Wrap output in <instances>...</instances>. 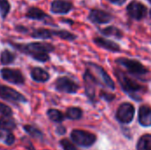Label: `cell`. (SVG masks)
<instances>
[{"label": "cell", "instance_id": "obj_1", "mask_svg": "<svg viewBox=\"0 0 151 150\" xmlns=\"http://www.w3.org/2000/svg\"><path fill=\"white\" fill-rule=\"evenodd\" d=\"M12 47H14L19 51L31 56L35 60L38 62H47L50 59L49 53L55 50V47L48 42H35L29 43H15L10 42Z\"/></svg>", "mask_w": 151, "mask_h": 150}, {"label": "cell", "instance_id": "obj_2", "mask_svg": "<svg viewBox=\"0 0 151 150\" xmlns=\"http://www.w3.org/2000/svg\"><path fill=\"white\" fill-rule=\"evenodd\" d=\"M88 71L93 76V78L95 79L96 83L103 85L109 89H114L115 88L114 81L107 74V72H105V70L102 66H100L96 64L88 63Z\"/></svg>", "mask_w": 151, "mask_h": 150}, {"label": "cell", "instance_id": "obj_3", "mask_svg": "<svg viewBox=\"0 0 151 150\" xmlns=\"http://www.w3.org/2000/svg\"><path fill=\"white\" fill-rule=\"evenodd\" d=\"M71 139L75 144L81 147H90L96 141L95 134L83 130H73L71 133Z\"/></svg>", "mask_w": 151, "mask_h": 150}, {"label": "cell", "instance_id": "obj_4", "mask_svg": "<svg viewBox=\"0 0 151 150\" xmlns=\"http://www.w3.org/2000/svg\"><path fill=\"white\" fill-rule=\"evenodd\" d=\"M117 63L123 65L130 73L136 75V76L144 75L148 72V69L144 65H142L139 61L134 60V59L121 57L117 60Z\"/></svg>", "mask_w": 151, "mask_h": 150}, {"label": "cell", "instance_id": "obj_5", "mask_svg": "<svg viewBox=\"0 0 151 150\" xmlns=\"http://www.w3.org/2000/svg\"><path fill=\"white\" fill-rule=\"evenodd\" d=\"M115 74H116L118 80L120 83L122 88L126 92L130 93V94H137L139 91H141L142 89V87L140 84H138L135 80L127 77L123 72L118 70Z\"/></svg>", "mask_w": 151, "mask_h": 150}, {"label": "cell", "instance_id": "obj_6", "mask_svg": "<svg viewBox=\"0 0 151 150\" xmlns=\"http://www.w3.org/2000/svg\"><path fill=\"white\" fill-rule=\"evenodd\" d=\"M0 75L3 80L14 85H23L25 83V77L18 69L3 68L0 70Z\"/></svg>", "mask_w": 151, "mask_h": 150}, {"label": "cell", "instance_id": "obj_7", "mask_svg": "<svg viewBox=\"0 0 151 150\" xmlns=\"http://www.w3.org/2000/svg\"><path fill=\"white\" fill-rule=\"evenodd\" d=\"M135 113V110L133 104L129 103H122L116 113L117 119L123 124H129L134 119Z\"/></svg>", "mask_w": 151, "mask_h": 150}, {"label": "cell", "instance_id": "obj_8", "mask_svg": "<svg viewBox=\"0 0 151 150\" xmlns=\"http://www.w3.org/2000/svg\"><path fill=\"white\" fill-rule=\"evenodd\" d=\"M0 98L11 102L16 103H26L27 102V98L17 90L4 85H0Z\"/></svg>", "mask_w": 151, "mask_h": 150}, {"label": "cell", "instance_id": "obj_9", "mask_svg": "<svg viewBox=\"0 0 151 150\" xmlns=\"http://www.w3.org/2000/svg\"><path fill=\"white\" fill-rule=\"evenodd\" d=\"M127 11L128 15L136 20H141L142 19L148 12V9L147 7L142 4L141 2L136 1V0H133L132 2L129 3V4L127 7Z\"/></svg>", "mask_w": 151, "mask_h": 150}, {"label": "cell", "instance_id": "obj_10", "mask_svg": "<svg viewBox=\"0 0 151 150\" xmlns=\"http://www.w3.org/2000/svg\"><path fill=\"white\" fill-rule=\"evenodd\" d=\"M55 88L58 91L66 94H74L79 89L78 84L67 77L58 78L55 82Z\"/></svg>", "mask_w": 151, "mask_h": 150}, {"label": "cell", "instance_id": "obj_11", "mask_svg": "<svg viewBox=\"0 0 151 150\" xmlns=\"http://www.w3.org/2000/svg\"><path fill=\"white\" fill-rule=\"evenodd\" d=\"M88 19L93 23L106 24L113 19V16L111 13L106 12L105 11L99 10V9H93L89 12Z\"/></svg>", "mask_w": 151, "mask_h": 150}, {"label": "cell", "instance_id": "obj_12", "mask_svg": "<svg viewBox=\"0 0 151 150\" xmlns=\"http://www.w3.org/2000/svg\"><path fill=\"white\" fill-rule=\"evenodd\" d=\"M73 8V4L66 0H54L50 4V11L55 14H67Z\"/></svg>", "mask_w": 151, "mask_h": 150}, {"label": "cell", "instance_id": "obj_13", "mask_svg": "<svg viewBox=\"0 0 151 150\" xmlns=\"http://www.w3.org/2000/svg\"><path fill=\"white\" fill-rule=\"evenodd\" d=\"M25 17L29 19L34 20H44L46 19H50V17L42 9L36 7V6H31L27 10V12L25 14Z\"/></svg>", "mask_w": 151, "mask_h": 150}, {"label": "cell", "instance_id": "obj_14", "mask_svg": "<svg viewBox=\"0 0 151 150\" xmlns=\"http://www.w3.org/2000/svg\"><path fill=\"white\" fill-rule=\"evenodd\" d=\"M84 82H85V88H86V94L87 95L93 100L96 94V81L93 78V76L90 74V72L87 70L84 74Z\"/></svg>", "mask_w": 151, "mask_h": 150}, {"label": "cell", "instance_id": "obj_15", "mask_svg": "<svg viewBox=\"0 0 151 150\" xmlns=\"http://www.w3.org/2000/svg\"><path fill=\"white\" fill-rule=\"evenodd\" d=\"M139 123L142 126H151V108L143 105L139 109Z\"/></svg>", "mask_w": 151, "mask_h": 150}, {"label": "cell", "instance_id": "obj_16", "mask_svg": "<svg viewBox=\"0 0 151 150\" xmlns=\"http://www.w3.org/2000/svg\"><path fill=\"white\" fill-rule=\"evenodd\" d=\"M94 42L96 45H98L101 48H104L105 50H108L110 51H119L120 50V47L114 42L110 41V40H106L104 38L102 37H96L94 39Z\"/></svg>", "mask_w": 151, "mask_h": 150}, {"label": "cell", "instance_id": "obj_17", "mask_svg": "<svg viewBox=\"0 0 151 150\" xmlns=\"http://www.w3.org/2000/svg\"><path fill=\"white\" fill-rule=\"evenodd\" d=\"M31 77L36 82H46L50 79V74L40 67H35L31 70Z\"/></svg>", "mask_w": 151, "mask_h": 150}, {"label": "cell", "instance_id": "obj_18", "mask_svg": "<svg viewBox=\"0 0 151 150\" xmlns=\"http://www.w3.org/2000/svg\"><path fill=\"white\" fill-rule=\"evenodd\" d=\"M31 37L35 38V39H42V40H47V39H50L52 38V36L54 35L53 30L51 29H48V28H35L34 29L31 34H30Z\"/></svg>", "mask_w": 151, "mask_h": 150}, {"label": "cell", "instance_id": "obj_19", "mask_svg": "<svg viewBox=\"0 0 151 150\" xmlns=\"http://www.w3.org/2000/svg\"><path fill=\"white\" fill-rule=\"evenodd\" d=\"M137 150H151V134H145L140 138L136 145Z\"/></svg>", "mask_w": 151, "mask_h": 150}, {"label": "cell", "instance_id": "obj_20", "mask_svg": "<svg viewBox=\"0 0 151 150\" xmlns=\"http://www.w3.org/2000/svg\"><path fill=\"white\" fill-rule=\"evenodd\" d=\"M15 128H16V124L14 120L8 118V117H0V130L9 132Z\"/></svg>", "mask_w": 151, "mask_h": 150}, {"label": "cell", "instance_id": "obj_21", "mask_svg": "<svg viewBox=\"0 0 151 150\" xmlns=\"http://www.w3.org/2000/svg\"><path fill=\"white\" fill-rule=\"evenodd\" d=\"M15 58H16L15 54L8 50H4L1 52L0 62L2 65H10L15 60Z\"/></svg>", "mask_w": 151, "mask_h": 150}, {"label": "cell", "instance_id": "obj_22", "mask_svg": "<svg viewBox=\"0 0 151 150\" xmlns=\"http://www.w3.org/2000/svg\"><path fill=\"white\" fill-rule=\"evenodd\" d=\"M23 129L24 131L28 133L31 137L36 139V140H42L43 135H42V133L36 127L33 126H30V125H26L23 126Z\"/></svg>", "mask_w": 151, "mask_h": 150}, {"label": "cell", "instance_id": "obj_23", "mask_svg": "<svg viewBox=\"0 0 151 150\" xmlns=\"http://www.w3.org/2000/svg\"><path fill=\"white\" fill-rule=\"evenodd\" d=\"M65 116L71 120H78L82 117V111L78 107H70L67 109Z\"/></svg>", "mask_w": 151, "mask_h": 150}, {"label": "cell", "instance_id": "obj_24", "mask_svg": "<svg viewBox=\"0 0 151 150\" xmlns=\"http://www.w3.org/2000/svg\"><path fill=\"white\" fill-rule=\"evenodd\" d=\"M47 116L52 122H56V123H61L65 118L63 113L55 109H50L47 111Z\"/></svg>", "mask_w": 151, "mask_h": 150}, {"label": "cell", "instance_id": "obj_25", "mask_svg": "<svg viewBox=\"0 0 151 150\" xmlns=\"http://www.w3.org/2000/svg\"><path fill=\"white\" fill-rule=\"evenodd\" d=\"M102 33L104 35H107V36H114L116 38H121L123 36L122 32L119 28H117L116 27H113V26H111V27H108L104 28L102 30Z\"/></svg>", "mask_w": 151, "mask_h": 150}, {"label": "cell", "instance_id": "obj_26", "mask_svg": "<svg viewBox=\"0 0 151 150\" xmlns=\"http://www.w3.org/2000/svg\"><path fill=\"white\" fill-rule=\"evenodd\" d=\"M54 35L65 41H73L76 39V35L66 30H53Z\"/></svg>", "mask_w": 151, "mask_h": 150}, {"label": "cell", "instance_id": "obj_27", "mask_svg": "<svg viewBox=\"0 0 151 150\" xmlns=\"http://www.w3.org/2000/svg\"><path fill=\"white\" fill-rule=\"evenodd\" d=\"M11 11V4L8 0H0V16L5 19Z\"/></svg>", "mask_w": 151, "mask_h": 150}, {"label": "cell", "instance_id": "obj_28", "mask_svg": "<svg viewBox=\"0 0 151 150\" xmlns=\"http://www.w3.org/2000/svg\"><path fill=\"white\" fill-rule=\"evenodd\" d=\"M0 114H2L4 117H11L12 115V111L9 106L0 103Z\"/></svg>", "mask_w": 151, "mask_h": 150}, {"label": "cell", "instance_id": "obj_29", "mask_svg": "<svg viewBox=\"0 0 151 150\" xmlns=\"http://www.w3.org/2000/svg\"><path fill=\"white\" fill-rule=\"evenodd\" d=\"M60 145L63 148L64 150H78L76 149V147L68 140L66 139H63L60 141Z\"/></svg>", "mask_w": 151, "mask_h": 150}, {"label": "cell", "instance_id": "obj_30", "mask_svg": "<svg viewBox=\"0 0 151 150\" xmlns=\"http://www.w3.org/2000/svg\"><path fill=\"white\" fill-rule=\"evenodd\" d=\"M4 142L7 146H12L15 142V136L12 133H8L7 134H5V138L4 140Z\"/></svg>", "mask_w": 151, "mask_h": 150}, {"label": "cell", "instance_id": "obj_31", "mask_svg": "<svg viewBox=\"0 0 151 150\" xmlns=\"http://www.w3.org/2000/svg\"><path fill=\"white\" fill-rule=\"evenodd\" d=\"M15 30L19 32V33H23V34H27L28 32V29L26 27L22 26V25H17L15 27Z\"/></svg>", "mask_w": 151, "mask_h": 150}, {"label": "cell", "instance_id": "obj_32", "mask_svg": "<svg viewBox=\"0 0 151 150\" xmlns=\"http://www.w3.org/2000/svg\"><path fill=\"white\" fill-rule=\"evenodd\" d=\"M110 1L111 3L114 4H117V5H122L126 3L127 0H108Z\"/></svg>", "mask_w": 151, "mask_h": 150}, {"label": "cell", "instance_id": "obj_33", "mask_svg": "<svg viewBox=\"0 0 151 150\" xmlns=\"http://www.w3.org/2000/svg\"><path fill=\"white\" fill-rule=\"evenodd\" d=\"M57 133H59V134H64L65 133V127H63V126H59L58 128V130H57Z\"/></svg>", "mask_w": 151, "mask_h": 150}, {"label": "cell", "instance_id": "obj_34", "mask_svg": "<svg viewBox=\"0 0 151 150\" xmlns=\"http://www.w3.org/2000/svg\"><path fill=\"white\" fill-rule=\"evenodd\" d=\"M149 1H150V3H151V0H149Z\"/></svg>", "mask_w": 151, "mask_h": 150}, {"label": "cell", "instance_id": "obj_35", "mask_svg": "<svg viewBox=\"0 0 151 150\" xmlns=\"http://www.w3.org/2000/svg\"><path fill=\"white\" fill-rule=\"evenodd\" d=\"M150 16H151V11H150Z\"/></svg>", "mask_w": 151, "mask_h": 150}]
</instances>
